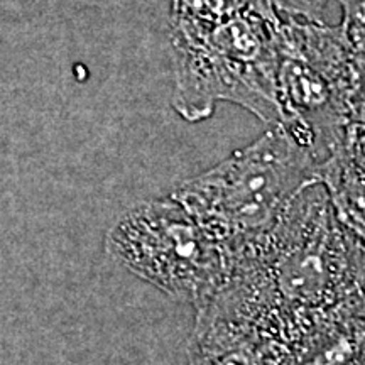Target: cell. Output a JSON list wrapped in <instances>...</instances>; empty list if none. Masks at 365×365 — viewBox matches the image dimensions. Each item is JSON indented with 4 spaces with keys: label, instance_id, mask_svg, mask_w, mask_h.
Returning <instances> with one entry per match:
<instances>
[{
    "label": "cell",
    "instance_id": "7a4b0ae2",
    "mask_svg": "<svg viewBox=\"0 0 365 365\" xmlns=\"http://www.w3.org/2000/svg\"><path fill=\"white\" fill-rule=\"evenodd\" d=\"M317 153L274 124L202 175L176 185L171 196L234 250L237 261L284 217L314 182Z\"/></svg>",
    "mask_w": 365,
    "mask_h": 365
},
{
    "label": "cell",
    "instance_id": "6da1fadb",
    "mask_svg": "<svg viewBox=\"0 0 365 365\" xmlns=\"http://www.w3.org/2000/svg\"><path fill=\"white\" fill-rule=\"evenodd\" d=\"M279 29L274 9L170 19L176 112L188 122H202L218 102H230L269 125L279 124Z\"/></svg>",
    "mask_w": 365,
    "mask_h": 365
},
{
    "label": "cell",
    "instance_id": "5b68a950",
    "mask_svg": "<svg viewBox=\"0 0 365 365\" xmlns=\"http://www.w3.org/2000/svg\"><path fill=\"white\" fill-rule=\"evenodd\" d=\"M276 14L287 16V19L303 22H322L323 12L330 0H269Z\"/></svg>",
    "mask_w": 365,
    "mask_h": 365
},
{
    "label": "cell",
    "instance_id": "277c9868",
    "mask_svg": "<svg viewBox=\"0 0 365 365\" xmlns=\"http://www.w3.org/2000/svg\"><path fill=\"white\" fill-rule=\"evenodd\" d=\"M190 365H274V354L247 323L215 304L200 309L188 345Z\"/></svg>",
    "mask_w": 365,
    "mask_h": 365
},
{
    "label": "cell",
    "instance_id": "3957f363",
    "mask_svg": "<svg viewBox=\"0 0 365 365\" xmlns=\"http://www.w3.org/2000/svg\"><path fill=\"white\" fill-rule=\"evenodd\" d=\"M107 249L122 266L196 312L228 286L237 255L171 195L130 208L110 228Z\"/></svg>",
    "mask_w": 365,
    "mask_h": 365
}]
</instances>
